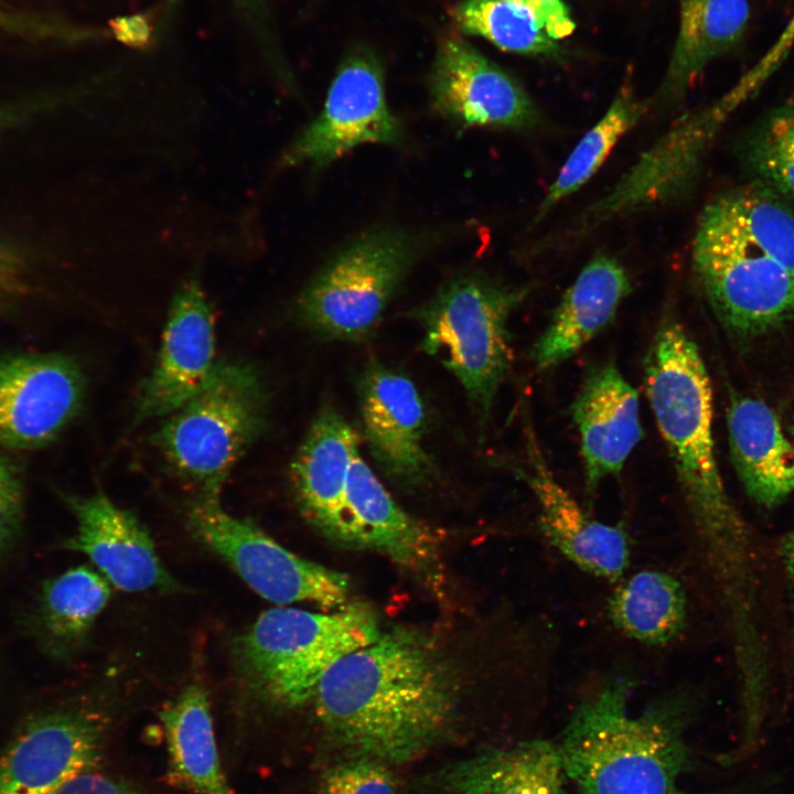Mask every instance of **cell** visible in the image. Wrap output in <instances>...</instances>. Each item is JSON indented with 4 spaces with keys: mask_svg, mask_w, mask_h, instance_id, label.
I'll return each instance as SVG.
<instances>
[{
    "mask_svg": "<svg viewBox=\"0 0 794 794\" xmlns=\"http://www.w3.org/2000/svg\"><path fill=\"white\" fill-rule=\"evenodd\" d=\"M458 693L457 672L441 646L422 631L395 626L337 661L312 700L336 741L357 755L397 764L449 731Z\"/></svg>",
    "mask_w": 794,
    "mask_h": 794,
    "instance_id": "1",
    "label": "cell"
},
{
    "mask_svg": "<svg viewBox=\"0 0 794 794\" xmlns=\"http://www.w3.org/2000/svg\"><path fill=\"white\" fill-rule=\"evenodd\" d=\"M362 444L360 431L343 415L331 407L320 410L290 464L301 514L335 544L433 575L439 536L397 504L364 459Z\"/></svg>",
    "mask_w": 794,
    "mask_h": 794,
    "instance_id": "2",
    "label": "cell"
},
{
    "mask_svg": "<svg viewBox=\"0 0 794 794\" xmlns=\"http://www.w3.org/2000/svg\"><path fill=\"white\" fill-rule=\"evenodd\" d=\"M634 680L619 673L572 713L558 744L567 779L579 794H674L686 766L677 711L672 704L635 716Z\"/></svg>",
    "mask_w": 794,
    "mask_h": 794,
    "instance_id": "3",
    "label": "cell"
},
{
    "mask_svg": "<svg viewBox=\"0 0 794 794\" xmlns=\"http://www.w3.org/2000/svg\"><path fill=\"white\" fill-rule=\"evenodd\" d=\"M644 383L699 539L740 525L716 460L710 378L698 345L674 318L664 319L653 336Z\"/></svg>",
    "mask_w": 794,
    "mask_h": 794,
    "instance_id": "4",
    "label": "cell"
},
{
    "mask_svg": "<svg viewBox=\"0 0 794 794\" xmlns=\"http://www.w3.org/2000/svg\"><path fill=\"white\" fill-rule=\"evenodd\" d=\"M268 395L259 371L244 361H217L204 387L152 436L171 470L198 492L219 502L238 460L265 431Z\"/></svg>",
    "mask_w": 794,
    "mask_h": 794,
    "instance_id": "5",
    "label": "cell"
},
{
    "mask_svg": "<svg viewBox=\"0 0 794 794\" xmlns=\"http://www.w3.org/2000/svg\"><path fill=\"white\" fill-rule=\"evenodd\" d=\"M529 292L530 286L464 273L443 283L416 310L422 350L458 379L480 425L491 417L511 372L508 319Z\"/></svg>",
    "mask_w": 794,
    "mask_h": 794,
    "instance_id": "6",
    "label": "cell"
},
{
    "mask_svg": "<svg viewBox=\"0 0 794 794\" xmlns=\"http://www.w3.org/2000/svg\"><path fill=\"white\" fill-rule=\"evenodd\" d=\"M380 633L376 614L363 603L330 612L278 607L261 613L236 645L254 689L269 702L291 708L312 699L337 661Z\"/></svg>",
    "mask_w": 794,
    "mask_h": 794,
    "instance_id": "7",
    "label": "cell"
},
{
    "mask_svg": "<svg viewBox=\"0 0 794 794\" xmlns=\"http://www.w3.org/2000/svg\"><path fill=\"white\" fill-rule=\"evenodd\" d=\"M396 227L367 230L339 248L300 291V322L325 339L362 342L378 328L418 253Z\"/></svg>",
    "mask_w": 794,
    "mask_h": 794,
    "instance_id": "8",
    "label": "cell"
},
{
    "mask_svg": "<svg viewBox=\"0 0 794 794\" xmlns=\"http://www.w3.org/2000/svg\"><path fill=\"white\" fill-rule=\"evenodd\" d=\"M691 265L733 337L749 340L794 321V270L748 246L711 202L697 224Z\"/></svg>",
    "mask_w": 794,
    "mask_h": 794,
    "instance_id": "9",
    "label": "cell"
},
{
    "mask_svg": "<svg viewBox=\"0 0 794 794\" xmlns=\"http://www.w3.org/2000/svg\"><path fill=\"white\" fill-rule=\"evenodd\" d=\"M758 82L747 78L712 104L682 116L583 210L561 238L576 240L609 222L687 198L715 138Z\"/></svg>",
    "mask_w": 794,
    "mask_h": 794,
    "instance_id": "10",
    "label": "cell"
},
{
    "mask_svg": "<svg viewBox=\"0 0 794 794\" xmlns=\"http://www.w3.org/2000/svg\"><path fill=\"white\" fill-rule=\"evenodd\" d=\"M187 519L194 536L264 599L279 605L309 602L324 610L348 604L346 575L291 552L251 522L227 514L219 502L196 501Z\"/></svg>",
    "mask_w": 794,
    "mask_h": 794,
    "instance_id": "11",
    "label": "cell"
},
{
    "mask_svg": "<svg viewBox=\"0 0 794 794\" xmlns=\"http://www.w3.org/2000/svg\"><path fill=\"white\" fill-rule=\"evenodd\" d=\"M401 137L400 122L386 103L380 64L360 49L342 62L322 111L285 150L280 165L321 168L357 146H396Z\"/></svg>",
    "mask_w": 794,
    "mask_h": 794,
    "instance_id": "12",
    "label": "cell"
},
{
    "mask_svg": "<svg viewBox=\"0 0 794 794\" xmlns=\"http://www.w3.org/2000/svg\"><path fill=\"white\" fill-rule=\"evenodd\" d=\"M361 437L377 469L407 491L430 487L439 471L426 447L428 414L416 384L371 361L357 382Z\"/></svg>",
    "mask_w": 794,
    "mask_h": 794,
    "instance_id": "13",
    "label": "cell"
},
{
    "mask_svg": "<svg viewBox=\"0 0 794 794\" xmlns=\"http://www.w3.org/2000/svg\"><path fill=\"white\" fill-rule=\"evenodd\" d=\"M106 727V716L88 706L35 716L0 753V794H58L96 765Z\"/></svg>",
    "mask_w": 794,
    "mask_h": 794,
    "instance_id": "14",
    "label": "cell"
},
{
    "mask_svg": "<svg viewBox=\"0 0 794 794\" xmlns=\"http://www.w3.org/2000/svg\"><path fill=\"white\" fill-rule=\"evenodd\" d=\"M85 378L62 354L0 356V443L34 449L53 441L78 412Z\"/></svg>",
    "mask_w": 794,
    "mask_h": 794,
    "instance_id": "15",
    "label": "cell"
},
{
    "mask_svg": "<svg viewBox=\"0 0 794 794\" xmlns=\"http://www.w3.org/2000/svg\"><path fill=\"white\" fill-rule=\"evenodd\" d=\"M215 361V316L201 282L187 278L174 293L158 357L135 403L133 423L169 416L210 379Z\"/></svg>",
    "mask_w": 794,
    "mask_h": 794,
    "instance_id": "16",
    "label": "cell"
},
{
    "mask_svg": "<svg viewBox=\"0 0 794 794\" xmlns=\"http://www.w3.org/2000/svg\"><path fill=\"white\" fill-rule=\"evenodd\" d=\"M433 108L462 128L530 129L539 114L522 86L460 36H447L429 78Z\"/></svg>",
    "mask_w": 794,
    "mask_h": 794,
    "instance_id": "17",
    "label": "cell"
},
{
    "mask_svg": "<svg viewBox=\"0 0 794 794\" xmlns=\"http://www.w3.org/2000/svg\"><path fill=\"white\" fill-rule=\"evenodd\" d=\"M524 434L526 460L508 466L537 500L540 532L580 570L611 582L619 581L630 564L627 533L584 512L555 478L528 422Z\"/></svg>",
    "mask_w": 794,
    "mask_h": 794,
    "instance_id": "18",
    "label": "cell"
},
{
    "mask_svg": "<svg viewBox=\"0 0 794 794\" xmlns=\"http://www.w3.org/2000/svg\"><path fill=\"white\" fill-rule=\"evenodd\" d=\"M64 498L77 523L76 533L64 543V548L88 556L98 571L120 590H178L179 584L161 562L149 532L132 513L100 492Z\"/></svg>",
    "mask_w": 794,
    "mask_h": 794,
    "instance_id": "19",
    "label": "cell"
},
{
    "mask_svg": "<svg viewBox=\"0 0 794 794\" xmlns=\"http://www.w3.org/2000/svg\"><path fill=\"white\" fill-rule=\"evenodd\" d=\"M588 496L609 476H619L644 437L637 390L614 362L592 368L572 405Z\"/></svg>",
    "mask_w": 794,
    "mask_h": 794,
    "instance_id": "20",
    "label": "cell"
},
{
    "mask_svg": "<svg viewBox=\"0 0 794 794\" xmlns=\"http://www.w3.org/2000/svg\"><path fill=\"white\" fill-rule=\"evenodd\" d=\"M632 290L623 266L596 255L564 292L544 332L530 350L537 371L554 368L598 336Z\"/></svg>",
    "mask_w": 794,
    "mask_h": 794,
    "instance_id": "21",
    "label": "cell"
},
{
    "mask_svg": "<svg viewBox=\"0 0 794 794\" xmlns=\"http://www.w3.org/2000/svg\"><path fill=\"white\" fill-rule=\"evenodd\" d=\"M731 461L748 495L773 507L794 491V450L770 407L734 397L727 412Z\"/></svg>",
    "mask_w": 794,
    "mask_h": 794,
    "instance_id": "22",
    "label": "cell"
},
{
    "mask_svg": "<svg viewBox=\"0 0 794 794\" xmlns=\"http://www.w3.org/2000/svg\"><path fill=\"white\" fill-rule=\"evenodd\" d=\"M558 744L535 739L484 750L442 775L446 794H565Z\"/></svg>",
    "mask_w": 794,
    "mask_h": 794,
    "instance_id": "23",
    "label": "cell"
},
{
    "mask_svg": "<svg viewBox=\"0 0 794 794\" xmlns=\"http://www.w3.org/2000/svg\"><path fill=\"white\" fill-rule=\"evenodd\" d=\"M450 14L463 33L527 55H555L576 28L562 0H463Z\"/></svg>",
    "mask_w": 794,
    "mask_h": 794,
    "instance_id": "24",
    "label": "cell"
},
{
    "mask_svg": "<svg viewBox=\"0 0 794 794\" xmlns=\"http://www.w3.org/2000/svg\"><path fill=\"white\" fill-rule=\"evenodd\" d=\"M750 18L748 0H683L677 40L657 106L677 103L698 75L742 36Z\"/></svg>",
    "mask_w": 794,
    "mask_h": 794,
    "instance_id": "25",
    "label": "cell"
},
{
    "mask_svg": "<svg viewBox=\"0 0 794 794\" xmlns=\"http://www.w3.org/2000/svg\"><path fill=\"white\" fill-rule=\"evenodd\" d=\"M168 750V777L193 794H236L223 772L208 696L187 685L160 712Z\"/></svg>",
    "mask_w": 794,
    "mask_h": 794,
    "instance_id": "26",
    "label": "cell"
},
{
    "mask_svg": "<svg viewBox=\"0 0 794 794\" xmlns=\"http://www.w3.org/2000/svg\"><path fill=\"white\" fill-rule=\"evenodd\" d=\"M609 618L625 636L663 645L685 629L687 600L680 581L658 569H642L619 582L609 597Z\"/></svg>",
    "mask_w": 794,
    "mask_h": 794,
    "instance_id": "27",
    "label": "cell"
},
{
    "mask_svg": "<svg viewBox=\"0 0 794 794\" xmlns=\"http://www.w3.org/2000/svg\"><path fill=\"white\" fill-rule=\"evenodd\" d=\"M110 598L109 581L89 566H78L44 584L41 626L60 655L77 650Z\"/></svg>",
    "mask_w": 794,
    "mask_h": 794,
    "instance_id": "28",
    "label": "cell"
},
{
    "mask_svg": "<svg viewBox=\"0 0 794 794\" xmlns=\"http://www.w3.org/2000/svg\"><path fill=\"white\" fill-rule=\"evenodd\" d=\"M646 110L647 104L637 99L625 82L604 115L583 135L567 158L540 201L532 223H539L557 204L581 189Z\"/></svg>",
    "mask_w": 794,
    "mask_h": 794,
    "instance_id": "29",
    "label": "cell"
},
{
    "mask_svg": "<svg viewBox=\"0 0 794 794\" xmlns=\"http://www.w3.org/2000/svg\"><path fill=\"white\" fill-rule=\"evenodd\" d=\"M711 202L748 246L794 270V212L783 196L753 180Z\"/></svg>",
    "mask_w": 794,
    "mask_h": 794,
    "instance_id": "30",
    "label": "cell"
},
{
    "mask_svg": "<svg viewBox=\"0 0 794 794\" xmlns=\"http://www.w3.org/2000/svg\"><path fill=\"white\" fill-rule=\"evenodd\" d=\"M744 160L755 181L794 201V93L752 129Z\"/></svg>",
    "mask_w": 794,
    "mask_h": 794,
    "instance_id": "31",
    "label": "cell"
},
{
    "mask_svg": "<svg viewBox=\"0 0 794 794\" xmlns=\"http://www.w3.org/2000/svg\"><path fill=\"white\" fill-rule=\"evenodd\" d=\"M320 794H399L387 763L365 757L337 763L325 771Z\"/></svg>",
    "mask_w": 794,
    "mask_h": 794,
    "instance_id": "32",
    "label": "cell"
},
{
    "mask_svg": "<svg viewBox=\"0 0 794 794\" xmlns=\"http://www.w3.org/2000/svg\"><path fill=\"white\" fill-rule=\"evenodd\" d=\"M23 511V485L14 463L0 453V555L13 543Z\"/></svg>",
    "mask_w": 794,
    "mask_h": 794,
    "instance_id": "33",
    "label": "cell"
},
{
    "mask_svg": "<svg viewBox=\"0 0 794 794\" xmlns=\"http://www.w3.org/2000/svg\"><path fill=\"white\" fill-rule=\"evenodd\" d=\"M236 11L249 35L265 58L276 66L277 51L271 32L267 0H233Z\"/></svg>",
    "mask_w": 794,
    "mask_h": 794,
    "instance_id": "34",
    "label": "cell"
},
{
    "mask_svg": "<svg viewBox=\"0 0 794 794\" xmlns=\"http://www.w3.org/2000/svg\"><path fill=\"white\" fill-rule=\"evenodd\" d=\"M58 794H140L130 786L94 772H83L69 780Z\"/></svg>",
    "mask_w": 794,
    "mask_h": 794,
    "instance_id": "35",
    "label": "cell"
},
{
    "mask_svg": "<svg viewBox=\"0 0 794 794\" xmlns=\"http://www.w3.org/2000/svg\"><path fill=\"white\" fill-rule=\"evenodd\" d=\"M0 29L14 33L44 36H57L60 33V24L18 11L2 1H0Z\"/></svg>",
    "mask_w": 794,
    "mask_h": 794,
    "instance_id": "36",
    "label": "cell"
},
{
    "mask_svg": "<svg viewBox=\"0 0 794 794\" xmlns=\"http://www.w3.org/2000/svg\"><path fill=\"white\" fill-rule=\"evenodd\" d=\"M108 31L115 40L135 49L149 46L152 35L150 19L141 13L115 18Z\"/></svg>",
    "mask_w": 794,
    "mask_h": 794,
    "instance_id": "37",
    "label": "cell"
},
{
    "mask_svg": "<svg viewBox=\"0 0 794 794\" xmlns=\"http://www.w3.org/2000/svg\"><path fill=\"white\" fill-rule=\"evenodd\" d=\"M21 266L18 258L7 248L0 247V301L18 289Z\"/></svg>",
    "mask_w": 794,
    "mask_h": 794,
    "instance_id": "38",
    "label": "cell"
},
{
    "mask_svg": "<svg viewBox=\"0 0 794 794\" xmlns=\"http://www.w3.org/2000/svg\"><path fill=\"white\" fill-rule=\"evenodd\" d=\"M780 558L787 581L791 601L794 608V529L788 532L780 544Z\"/></svg>",
    "mask_w": 794,
    "mask_h": 794,
    "instance_id": "39",
    "label": "cell"
},
{
    "mask_svg": "<svg viewBox=\"0 0 794 794\" xmlns=\"http://www.w3.org/2000/svg\"><path fill=\"white\" fill-rule=\"evenodd\" d=\"M674 794H696V793H686V792H680L677 790Z\"/></svg>",
    "mask_w": 794,
    "mask_h": 794,
    "instance_id": "40",
    "label": "cell"
},
{
    "mask_svg": "<svg viewBox=\"0 0 794 794\" xmlns=\"http://www.w3.org/2000/svg\"><path fill=\"white\" fill-rule=\"evenodd\" d=\"M793 450H794V448H793Z\"/></svg>",
    "mask_w": 794,
    "mask_h": 794,
    "instance_id": "41",
    "label": "cell"
}]
</instances>
